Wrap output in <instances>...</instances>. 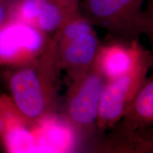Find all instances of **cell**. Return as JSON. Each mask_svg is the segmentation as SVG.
<instances>
[{
  "label": "cell",
  "mask_w": 153,
  "mask_h": 153,
  "mask_svg": "<svg viewBox=\"0 0 153 153\" xmlns=\"http://www.w3.org/2000/svg\"><path fill=\"white\" fill-rule=\"evenodd\" d=\"M61 71L51 43L39 57L12 68L6 76L11 101L35 125L53 116L58 109Z\"/></svg>",
  "instance_id": "6da1fadb"
},
{
  "label": "cell",
  "mask_w": 153,
  "mask_h": 153,
  "mask_svg": "<svg viewBox=\"0 0 153 153\" xmlns=\"http://www.w3.org/2000/svg\"><path fill=\"white\" fill-rule=\"evenodd\" d=\"M145 0H79L78 10L92 26L123 41L152 32V19L143 11Z\"/></svg>",
  "instance_id": "7a4b0ae2"
},
{
  "label": "cell",
  "mask_w": 153,
  "mask_h": 153,
  "mask_svg": "<svg viewBox=\"0 0 153 153\" xmlns=\"http://www.w3.org/2000/svg\"><path fill=\"white\" fill-rule=\"evenodd\" d=\"M70 81L62 108V117L76 136L86 141L97 131L99 104L107 79L94 62Z\"/></svg>",
  "instance_id": "3957f363"
},
{
  "label": "cell",
  "mask_w": 153,
  "mask_h": 153,
  "mask_svg": "<svg viewBox=\"0 0 153 153\" xmlns=\"http://www.w3.org/2000/svg\"><path fill=\"white\" fill-rule=\"evenodd\" d=\"M100 46L93 26L79 11L51 37L56 62L70 79L92 65Z\"/></svg>",
  "instance_id": "277c9868"
},
{
  "label": "cell",
  "mask_w": 153,
  "mask_h": 153,
  "mask_svg": "<svg viewBox=\"0 0 153 153\" xmlns=\"http://www.w3.org/2000/svg\"><path fill=\"white\" fill-rule=\"evenodd\" d=\"M152 62L148 53L131 72L106 82L99 104L97 131L103 133L120 122L146 79Z\"/></svg>",
  "instance_id": "5b68a950"
},
{
  "label": "cell",
  "mask_w": 153,
  "mask_h": 153,
  "mask_svg": "<svg viewBox=\"0 0 153 153\" xmlns=\"http://www.w3.org/2000/svg\"><path fill=\"white\" fill-rule=\"evenodd\" d=\"M51 36L14 19L0 26V67L16 68L33 62L49 48Z\"/></svg>",
  "instance_id": "8992f818"
},
{
  "label": "cell",
  "mask_w": 153,
  "mask_h": 153,
  "mask_svg": "<svg viewBox=\"0 0 153 153\" xmlns=\"http://www.w3.org/2000/svg\"><path fill=\"white\" fill-rule=\"evenodd\" d=\"M77 11L53 0H16L10 19L29 24L50 36L60 29Z\"/></svg>",
  "instance_id": "52a82bcc"
},
{
  "label": "cell",
  "mask_w": 153,
  "mask_h": 153,
  "mask_svg": "<svg viewBox=\"0 0 153 153\" xmlns=\"http://www.w3.org/2000/svg\"><path fill=\"white\" fill-rule=\"evenodd\" d=\"M148 53L138 39L127 41L113 38L106 44H101L94 62L108 81L131 72Z\"/></svg>",
  "instance_id": "ba28073f"
},
{
  "label": "cell",
  "mask_w": 153,
  "mask_h": 153,
  "mask_svg": "<svg viewBox=\"0 0 153 153\" xmlns=\"http://www.w3.org/2000/svg\"><path fill=\"white\" fill-rule=\"evenodd\" d=\"M119 123L126 129L136 131L153 123V80L146 78Z\"/></svg>",
  "instance_id": "9c48e42d"
},
{
  "label": "cell",
  "mask_w": 153,
  "mask_h": 153,
  "mask_svg": "<svg viewBox=\"0 0 153 153\" xmlns=\"http://www.w3.org/2000/svg\"><path fill=\"white\" fill-rule=\"evenodd\" d=\"M16 0H0V26L11 19Z\"/></svg>",
  "instance_id": "30bf717a"
},
{
  "label": "cell",
  "mask_w": 153,
  "mask_h": 153,
  "mask_svg": "<svg viewBox=\"0 0 153 153\" xmlns=\"http://www.w3.org/2000/svg\"><path fill=\"white\" fill-rule=\"evenodd\" d=\"M53 1L72 10H77L78 4L79 2V0H53Z\"/></svg>",
  "instance_id": "8fae6325"
},
{
  "label": "cell",
  "mask_w": 153,
  "mask_h": 153,
  "mask_svg": "<svg viewBox=\"0 0 153 153\" xmlns=\"http://www.w3.org/2000/svg\"><path fill=\"white\" fill-rule=\"evenodd\" d=\"M5 131V119L3 113L0 110V145L2 146V140Z\"/></svg>",
  "instance_id": "7c38bea8"
}]
</instances>
